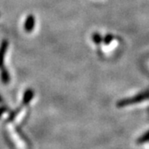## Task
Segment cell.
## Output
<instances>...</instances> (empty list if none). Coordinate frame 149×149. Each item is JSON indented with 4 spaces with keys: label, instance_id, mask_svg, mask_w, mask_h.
I'll return each instance as SVG.
<instances>
[{
    "label": "cell",
    "instance_id": "1",
    "mask_svg": "<svg viewBox=\"0 0 149 149\" xmlns=\"http://www.w3.org/2000/svg\"><path fill=\"white\" fill-rule=\"evenodd\" d=\"M8 47V42L7 40H3L1 45H0V68L3 66V62H4V56L5 53Z\"/></svg>",
    "mask_w": 149,
    "mask_h": 149
},
{
    "label": "cell",
    "instance_id": "2",
    "mask_svg": "<svg viewBox=\"0 0 149 149\" xmlns=\"http://www.w3.org/2000/svg\"><path fill=\"white\" fill-rule=\"evenodd\" d=\"M35 27V17L33 15H29L26 18L24 23V29L27 32H31Z\"/></svg>",
    "mask_w": 149,
    "mask_h": 149
},
{
    "label": "cell",
    "instance_id": "3",
    "mask_svg": "<svg viewBox=\"0 0 149 149\" xmlns=\"http://www.w3.org/2000/svg\"><path fill=\"white\" fill-rule=\"evenodd\" d=\"M1 69V80L3 84H8L10 81V74L8 73V70L6 69L4 66H3Z\"/></svg>",
    "mask_w": 149,
    "mask_h": 149
},
{
    "label": "cell",
    "instance_id": "4",
    "mask_svg": "<svg viewBox=\"0 0 149 149\" xmlns=\"http://www.w3.org/2000/svg\"><path fill=\"white\" fill-rule=\"evenodd\" d=\"M33 95H34V93H33V91L32 90H30V89L27 90V91H25L24 96H23V103L24 104L29 103V101L31 100V99H32Z\"/></svg>",
    "mask_w": 149,
    "mask_h": 149
}]
</instances>
